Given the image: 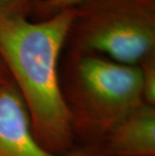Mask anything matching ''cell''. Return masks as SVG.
Here are the masks:
<instances>
[{"label":"cell","instance_id":"3","mask_svg":"<svg viewBox=\"0 0 155 156\" xmlns=\"http://www.w3.org/2000/svg\"><path fill=\"white\" fill-rule=\"evenodd\" d=\"M72 9L65 51L130 66L155 56V0H83Z\"/></svg>","mask_w":155,"mask_h":156},{"label":"cell","instance_id":"2","mask_svg":"<svg viewBox=\"0 0 155 156\" xmlns=\"http://www.w3.org/2000/svg\"><path fill=\"white\" fill-rule=\"evenodd\" d=\"M65 51L61 87L75 140L95 144L143 104L140 69L97 54Z\"/></svg>","mask_w":155,"mask_h":156},{"label":"cell","instance_id":"7","mask_svg":"<svg viewBox=\"0 0 155 156\" xmlns=\"http://www.w3.org/2000/svg\"><path fill=\"white\" fill-rule=\"evenodd\" d=\"M41 0H0V16L29 18Z\"/></svg>","mask_w":155,"mask_h":156},{"label":"cell","instance_id":"6","mask_svg":"<svg viewBox=\"0 0 155 156\" xmlns=\"http://www.w3.org/2000/svg\"><path fill=\"white\" fill-rule=\"evenodd\" d=\"M140 69L141 95L144 104L155 107V56L138 66Z\"/></svg>","mask_w":155,"mask_h":156},{"label":"cell","instance_id":"9","mask_svg":"<svg viewBox=\"0 0 155 156\" xmlns=\"http://www.w3.org/2000/svg\"><path fill=\"white\" fill-rule=\"evenodd\" d=\"M8 78H10V75H9V72L6 66L4 65V62L0 58V83L7 80Z\"/></svg>","mask_w":155,"mask_h":156},{"label":"cell","instance_id":"8","mask_svg":"<svg viewBox=\"0 0 155 156\" xmlns=\"http://www.w3.org/2000/svg\"><path fill=\"white\" fill-rule=\"evenodd\" d=\"M81 1L83 0H41L33 17L36 18V20L51 18L58 12L74 8Z\"/></svg>","mask_w":155,"mask_h":156},{"label":"cell","instance_id":"5","mask_svg":"<svg viewBox=\"0 0 155 156\" xmlns=\"http://www.w3.org/2000/svg\"><path fill=\"white\" fill-rule=\"evenodd\" d=\"M91 146L98 156H155V107L139 105Z\"/></svg>","mask_w":155,"mask_h":156},{"label":"cell","instance_id":"1","mask_svg":"<svg viewBox=\"0 0 155 156\" xmlns=\"http://www.w3.org/2000/svg\"><path fill=\"white\" fill-rule=\"evenodd\" d=\"M74 9L44 20L0 16V58L20 93L38 143L55 155L79 145L62 93L60 59Z\"/></svg>","mask_w":155,"mask_h":156},{"label":"cell","instance_id":"4","mask_svg":"<svg viewBox=\"0 0 155 156\" xmlns=\"http://www.w3.org/2000/svg\"><path fill=\"white\" fill-rule=\"evenodd\" d=\"M0 156H98L90 145L65 155H55L36 140L30 119L13 80L0 83Z\"/></svg>","mask_w":155,"mask_h":156}]
</instances>
